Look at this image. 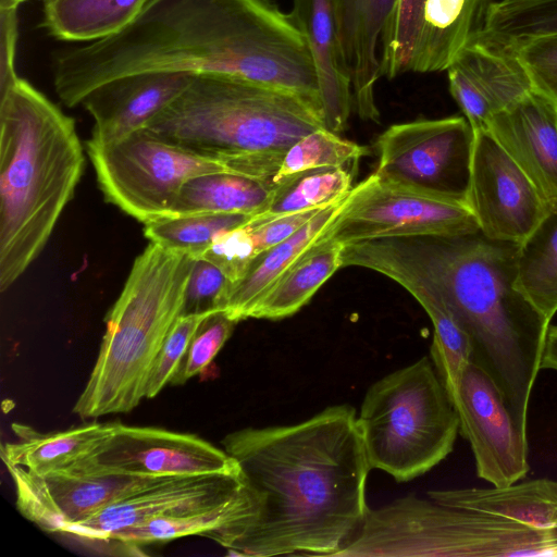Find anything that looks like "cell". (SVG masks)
Returning <instances> with one entry per match:
<instances>
[{"mask_svg":"<svg viewBox=\"0 0 557 557\" xmlns=\"http://www.w3.org/2000/svg\"><path fill=\"white\" fill-rule=\"evenodd\" d=\"M251 513L252 499L246 484L244 491L230 500L181 515L151 518L116 533L107 544L137 548L144 544L168 542L189 535L208 539L215 532L248 520Z\"/></svg>","mask_w":557,"mask_h":557,"instance_id":"obj_29","label":"cell"},{"mask_svg":"<svg viewBox=\"0 0 557 557\" xmlns=\"http://www.w3.org/2000/svg\"><path fill=\"white\" fill-rule=\"evenodd\" d=\"M425 0H397L383 42L382 76L394 78L409 72Z\"/></svg>","mask_w":557,"mask_h":557,"instance_id":"obj_36","label":"cell"},{"mask_svg":"<svg viewBox=\"0 0 557 557\" xmlns=\"http://www.w3.org/2000/svg\"><path fill=\"white\" fill-rule=\"evenodd\" d=\"M503 45H507L512 50L525 70L533 88L557 104V33L518 39Z\"/></svg>","mask_w":557,"mask_h":557,"instance_id":"obj_38","label":"cell"},{"mask_svg":"<svg viewBox=\"0 0 557 557\" xmlns=\"http://www.w3.org/2000/svg\"><path fill=\"white\" fill-rule=\"evenodd\" d=\"M253 216L248 214L164 216L145 223L144 234L150 242L169 250L197 258L219 235L247 224Z\"/></svg>","mask_w":557,"mask_h":557,"instance_id":"obj_33","label":"cell"},{"mask_svg":"<svg viewBox=\"0 0 557 557\" xmlns=\"http://www.w3.org/2000/svg\"><path fill=\"white\" fill-rule=\"evenodd\" d=\"M290 15L314 63L325 126L339 134L347 125L354 100L333 0H294Z\"/></svg>","mask_w":557,"mask_h":557,"instance_id":"obj_21","label":"cell"},{"mask_svg":"<svg viewBox=\"0 0 557 557\" xmlns=\"http://www.w3.org/2000/svg\"><path fill=\"white\" fill-rule=\"evenodd\" d=\"M5 467L22 516L42 531L59 534H65L107 506L163 479L75 467L38 475L21 467Z\"/></svg>","mask_w":557,"mask_h":557,"instance_id":"obj_13","label":"cell"},{"mask_svg":"<svg viewBox=\"0 0 557 557\" xmlns=\"http://www.w3.org/2000/svg\"><path fill=\"white\" fill-rule=\"evenodd\" d=\"M358 425L372 469L408 482L454 449L459 416L431 357L395 370L367 391Z\"/></svg>","mask_w":557,"mask_h":557,"instance_id":"obj_8","label":"cell"},{"mask_svg":"<svg viewBox=\"0 0 557 557\" xmlns=\"http://www.w3.org/2000/svg\"><path fill=\"white\" fill-rule=\"evenodd\" d=\"M454 406L476 475L496 487L524 479L530 471L527 433L515 423L492 377L474 362L461 373Z\"/></svg>","mask_w":557,"mask_h":557,"instance_id":"obj_14","label":"cell"},{"mask_svg":"<svg viewBox=\"0 0 557 557\" xmlns=\"http://www.w3.org/2000/svg\"><path fill=\"white\" fill-rule=\"evenodd\" d=\"M247 224L219 235L208 249L197 257L213 263L232 284L242 277L257 255Z\"/></svg>","mask_w":557,"mask_h":557,"instance_id":"obj_41","label":"cell"},{"mask_svg":"<svg viewBox=\"0 0 557 557\" xmlns=\"http://www.w3.org/2000/svg\"><path fill=\"white\" fill-rule=\"evenodd\" d=\"M493 0H425L409 72L446 71L483 29Z\"/></svg>","mask_w":557,"mask_h":557,"instance_id":"obj_22","label":"cell"},{"mask_svg":"<svg viewBox=\"0 0 557 557\" xmlns=\"http://www.w3.org/2000/svg\"><path fill=\"white\" fill-rule=\"evenodd\" d=\"M440 504L482 511L540 530L557 529V481L542 478L502 487L434 490Z\"/></svg>","mask_w":557,"mask_h":557,"instance_id":"obj_23","label":"cell"},{"mask_svg":"<svg viewBox=\"0 0 557 557\" xmlns=\"http://www.w3.org/2000/svg\"><path fill=\"white\" fill-rule=\"evenodd\" d=\"M326 127L296 95L226 74H195L187 88L146 128L232 173L273 184L284 151Z\"/></svg>","mask_w":557,"mask_h":557,"instance_id":"obj_5","label":"cell"},{"mask_svg":"<svg viewBox=\"0 0 557 557\" xmlns=\"http://www.w3.org/2000/svg\"><path fill=\"white\" fill-rule=\"evenodd\" d=\"M468 207L483 235L518 244L552 210L487 131L474 133Z\"/></svg>","mask_w":557,"mask_h":557,"instance_id":"obj_15","label":"cell"},{"mask_svg":"<svg viewBox=\"0 0 557 557\" xmlns=\"http://www.w3.org/2000/svg\"><path fill=\"white\" fill-rule=\"evenodd\" d=\"M474 132L465 116L417 120L375 143L377 175L411 190L468 206Z\"/></svg>","mask_w":557,"mask_h":557,"instance_id":"obj_10","label":"cell"},{"mask_svg":"<svg viewBox=\"0 0 557 557\" xmlns=\"http://www.w3.org/2000/svg\"><path fill=\"white\" fill-rule=\"evenodd\" d=\"M343 245L318 239L259 297L248 318L280 320L299 311L342 268Z\"/></svg>","mask_w":557,"mask_h":557,"instance_id":"obj_26","label":"cell"},{"mask_svg":"<svg viewBox=\"0 0 557 557\" xmlns=\"http://www.w3.org/2000/svg\"><path fill=\"white\" fill-rule=\"evenodd\" d=\"M210 313L180 315L168 333L154 360L146 386V398L156 397L170 384L188 349L189 343L202 320Z\"/></svg>","mask_w":557,"mask_h":557,"instance_id":"obj_39","label":"cell"},{"mask_svg":"<svg viewBox=\"0 0 557 557\" xmlns=\"http://www.w3.org/2000/svg\"><path fill=\"white\" fill-rule=\"evenodd\" d=\"M238 322L224 310L208 314L196 330L170 384L182 385L203 372L231 337Z\"/></svg>","mask_w":557,"mask_h":557,"instance_id":"obj_37","label":"cell"},{"mask_svg":"<svg viewBox=\"0 0 557 557\" xmlns=\"http://www.w3.org/2000/svg\"><path fill=\"white\" fill-rule=\"evenodd\" d=\"M194 75L147 72L116 77L98 86L81 103L94 120L89 140L113 143L146 128L187 88Z\"/></svg>","mask_w":557,"mask_h":557,"instance_id":"obj_18","label":"cell"},{"mask_svg":"<svg viewBox=\"0 0 557 557\" xmlns=\"http://www.w3.org/2000/svg\"><path fill=\"white\" fill-rule=\"evenodd\" d=\"M394 281L418 300L433 323L431 359L454 404L461 373L472 362L471 341L446 305L430 288L408 276H397Z\"/></svg>","mask_w":557,"mask_h":557,"instance_id":"obj_30","label":"cell"},{"mask_svg":"<svg viewBox=\"0 0 557 557\" xmlns=\"http://www.w3.org/2000/svg\"><path fill=\"white\" fill-rule=\"evenodd\" d=\"M221 444L252 499L248 520L209 537L228 555L337 557L359 534L371 468L354 407L330 406L289 425L244 428Z\"/></svg>","mask_w":557,"mask_h":557,"instance_id":"obj_2","label":"cell"},{"mask_svg":"<svg viewBox=\"0 0 557 557\" xmlns=\"http://www.w3.org/2000/svg\"><path fill=\"white\" fill-rule=\"evenodd\" d=\"M195 259L152 242L136 257L73 413L83 420L125 413L146 398L158 352L182 315Z\"/></svg>","mask_w":557,"mask_h":557,"instance_id":"obj_6","label":"cell"},{"mask_svg":"<svg viewBox=\"0 0 557 557\" xmlns=\"http://www.w3.org/2000/svg\"><path fill=\"white\" fill-rule=\"evenodd\" d=\"M232 282L210 261L196 258L186 287L183 315L223 310Z\"/></svg>","mask_w":557,"mask_h":557,"instance_id":"obj_40","label":"cell"},{"mask_svg":"<svg viewBox=\"0 0 557 557\" xmlns=\"http://www.w3.org/2000/svg\"><path fill=\"white\" fill-rule=\"evenodd\" d=\"M72 467L150 478L240 470L223 448L195 434L121 422H114L112 433Z\"/></svg>","mask_w":557,"mask_h":557,"instance_id":"obj_12","label":"cell"},{"mask_svg":"<svg viewBox=\"0 0 557 557\" xmlns=\"http://www.w3.org/2000/svg\"><path fill=\"white\" fill-rule=\"evenodd\" d=\"M322 209L317 208L275 218L255 215L247 225L250 230L257 255L290 237Z\"/></svg>","mask_w":557,"mask_h":557,"instance_id":"obj_42","label":"cell"},{"mask_svg":"<svg viewBox=\"0 0 557 557\" xmlns=\"http://www.w3.org/2000/svg\"><path fill=\"white\" fill-rule=\"evenodd\" d=\"M39 1L45 2V1H47V0H39Z\"/></svg>","mask_w":557,"mask_h":557,"instance_id":"obj_46","label":"cell"},{"mask_svg":"<svg viewBox=\"0 0 557 557\" xmlns=\"http://www.w3.org/2000/svg\"><path fill=\"white\" fill-rule=\"evenodd\" d=\"M51 69L54 91L67 108L116 77L186 72L284 89L323 115L306 39L292 15L269 0H148L119 33L54 53Z\"/></svg>","mask_w":557,"mask_h":557,"instance_id":"obj_1","label":"cell"},{"mask_svg":"<svg viewBox=\"0 0 557 557\" xmlns=\"http://www.w3.org/2000/svg\"><path fill=\"white\" fill-rule=\"evenodd\" d=\"M86 148L106 200L144 224L168 216L190 178L231 172L222 162L198 156L148 128L113 143L88 140Z\"/></svg>","mask_w":557,"mask_h":557,"instance_id":"obj_9","label":"cell"},{"mask_svg":"<svg viewBox=\"0 0 557 557\" xmlns=\"http://www.w3.org/2000/svg\"><path fill=\"white\" fill-rule=\"evenodd\" d=\"M369 150L327 127L317 128L289 146L273 178L274 187L300 173L325 168H349Z\"/></svg>","mask_w":557,"mask_h":557,"instance_id":"obj_34","label":"cell"},{"mask_svg":"<svg viewBox=\"0 0 557 557\" xmlns=\"http://www.w3.org/2000/svg\"><path fill=\"white\" fill-rule=\"evenodd\" d=\"M541 370L557 372V325L549 324L541 361Z\"/></svg>","mask_w":557,"mask_h":557,"instance_id":"obj_44","label":"cell"},{"mask_svg":"<svg viewBox=\"0 0 557 557\" xmlns=\"http://www.w3.org/2000/svg\"><path fill=\"white\" fill-rule=\"evenodd\" d=\"M556 556L557 529L540 530L487 512L414 495L369 508L338 557Z\"/></svg>","mask_w":557,"mask_h":557,"instance_id":"obj_7","label":"cell"},{"mask_svg":"<svg viewBox=\"0 0 557 557\" xmlns=\"http://www.w3.org/2000/svg\"><path fill=\"white\" fill-rule=\"evenodd\" d=\"M17 39V9L0 10V96L20 77L15 69Z\"/></svg>","mask_w":557,"mask_h":557,"instance_id":"obj_43","label":"cell"},{"mask_svg":"<svg viewBox=\"0 0 557 557\" xmlns=\"http://www.w3.org/2000/svg\"><path fill=\"white\" fill-rule=\"evenodd\" d=\"M479 231L468 206L408 189L373 172L351 188L318 239L345 246L377 238Z\"/></svg>","mask_w":557,"mask_h":557,"instance_id":"obj_11","label":"cell"},{"mask_svg":"<svg viewBox=\"0 0 557 557\" xmlns=\"http://www.w3.org/2000/svg\"><path fill=\"white\" fill-rule=\"evenodd\" d=\"M516 285L550 322L557 313V208L519 245Z\"/></svg>","mask_w":557,"mask_h":557,"instance_id":"obj_31","label":"cell"},{"mask_svg":"<svg viewBox=\"0 0 557 557\" xmlns=\"http://www.w3.org/2000/svg\"><path fill=\"white\" fill-rule=\"evenodd\" d=\"M345 198L323 208L284 242L256 255L242 277L232 284L223 310L237 322L248 319L259 297L318 240Z\"/></svg>","mask_w":557,"mask_h":557,"instance_id":"obj_25","label":"cell"},{"mask_svg":"<svg viewBox=\"0 0 557 557\" xmlns=\"http://www.w3.org/2000/svg\"><path fill=\"white\" fill-rule=\"evenodd\" d=\"M557 33V0H499L490 7L480 37L505 44Z\"/></svg>","mask_w":557,"mask_h":557,"instance_id":"obj_35","label":"cell"},{"mask_svg":"<svg viewBox=\"0 0 557 557\" xmlns=\"http://www.w3.org/2000/svg\"><path fill=\"white\" fill-rule=\"evenodd\" d=\"M85 164L75 121L25 78L0 96V290L39 256Z\"/></svg>","mask_w":557,"mask_h":557,"instance_id":"obj_4","label":"cell"},{"mask_svg":"<svg viewBox=\"0 0 557 557\" xmlns=\"http://www.w3.org/2000/svg\"><path fill=\"white\" fill-rule=\"evenodd\" d=\"M114 422H89L67 430L40 433L35 429L13 423L17 442L1 446L5 466H16L45 475L65 470L89 456L113 431Z\"/></svg>","mask_w":557,"mask_h":557,"instance_id":"obj_24","label":"cell"},{"mask_svg":"<svg viewBox=\"0 0 557 557\" xmlns=\"http://www.w3.org/2000/svg\"><path fill=\"white\" fill-rule=\"evenodd\" d=\"M354 106L363 120L379 122L375 85L382 76L383 42L397 0H333Z\"/></svg>","mask_w":557,"mask_h":557,"instance_id":"obj_20","label":"cell"},{"mask_svg":"<svg viewBox=\"0 0 557 557\" xmlns=\"http://www.w3.org/2000/svg\"><path fill=\"white\" fill-rule=\"evenodd\" d=\"M519 245L481 231L388 237L343 246L341 262L392 280L412 277L435 293L468 334L472 362L492 377L515 423L527 433L550 322L516 285Z\"/></svg>","mask_w":557,"mask_h":557,"instance_id":"obj_3","label":"cell"},{"mask_svg":"<svg viewBox=\"0 0 557 557\" xmlns=\"http://www.w3.org/2000/svg\"><path fill=\"white\" fill-rule=\"evenodd\" d=\"M26 0H0V10L3 9H18V7Z\"/></svg>","mask_w":557,"mask_h":557,"instance_id":"obj_45","label":"cell"},{"mask_svg":"<svg viewBox=\"0 0 557 557\" xmlns=\"http://www.w3.org/2000/svg\"><path fill=\"white\" fill-rule=\"evenodd\" d=\"M486 131L557 208V104L532 89L495 114Z\"/></svg>","mask_w":557,"mask_h":557,"instance_id":"obj_19","label":"cell"},{"mask_svg":"<svg viewBox=\"0 0 557 557\" xmlns=\"http://www.w3.org/2000/svg\"><path fill=\"white\" fill-rule=\"evenodd\" d=\"M446 71L450 95L474 133L486 131L495 114L534 89L507 45L479 35L462 48Z\"/></svg>","mask_w":557,"mask_h":557,"instance_id":"obj_17","label":"cell"},{"mask_svg":"<svg viewBox=\"0 0 557 557\" xmlns=\"http://www.w3.org/2000/svg\"><path fill=\"white\" fill-rule=\"evenodd\" d=\"M274 188L269 182L231 172L198 175L183 185L168 216L257 215L269 205Z\"/></svg>","mask_w":557,"mask_h":557,"instance_id":"obj_27","label":"cell"},{"mask_svg":"<svg viewBox=\"0 0 557 557\" xmlns=\"http://www.w3.org/2000/svg\"><path fill=\"white\" fill-rule=\"evenodd\" d=\"M246 486L242 470L163 478L70 528L65 535L104 545L116 533L160 516H175L230 500Z\"/></svg>","mask_w":557,"mask_h":557,"instance_id":"obj_16","label":"cell"},{"mask_svg":"<svg viewBox=\"0 0 557 557\" xmlns=\"http://www.w3.org/2000/svg\"><path fill=\"white\" fill-rule=\"evenodd\" d=\"M351 182L349 168H325L300 173L275 186L269 205L257 216L275 218L327 207L349 194Z\"/></svg>","mask_w":557,"mask_h":557,"instance_id":"obj_32","label":"cell"},{"mask_svg":"<svg viewBox=\"0 0 557 557\" xmlns=\"http://www.w3.org/2000/svg\"><path fill=\"white\" fill-rule=\"evenodd\" d=\"M148 0H47L38 28L50 37L90 42L114 35L132 23Z\"/></svg>","mask_w":557,"mask_h":557,"instance_id":"obj_28","label":"cell"}]
</instances>
